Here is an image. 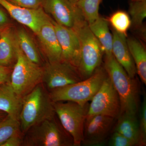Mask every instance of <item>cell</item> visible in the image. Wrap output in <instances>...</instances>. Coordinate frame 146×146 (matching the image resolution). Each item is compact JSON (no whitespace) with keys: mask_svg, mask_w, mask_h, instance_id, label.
Here are the masks:
<instances>
[{"mask_svg":"<svg viewBox=\"0 0 146 146\" xmlns=\"http://www.w3.org/2000/svg\"><path fill=\"white\" fill-rule=\"evenodd\" d=\"M112 34V54L130 77H136L137 74L136 66L128 47L127 36L114 30Z\"/></svg>","mask_w":146,"mask_h":146,"instance_id":"obj_15","label":"cell"},{"mask_svg":"<svg viewBox=\"0 0 146 146\" xmlns=\"http://www.w3.org/2000/svg\"><path fill=\"white\" fill-rule=\"evenodd\" d=\"M48 63L62 60V51L58 40L52 19L49 16L40 26L36 34Z\"/></svg>","mask_w":146,"mask_h":146,"instance_id":"obj_14","label":"cell"},{"mask_svg":"<svg viewBox=\"0 0 146 146\" xmlns=\"http://www.w3.org/2000/svg\"><path fill=\"white\" fill-rule=\"evenodd\" d=\"M89 25L91 31L101 45L105 54V57L112 56L113 36L110 31L107 20L99 16L96 21L89 24Z\"/></svg>","mask_w":146,"mask_h":146,"instance_id":"obj_19","label":"cell"},{"mask_svg":"<svg viewBox=\"0 0 146 146\" xmlns=\"http://www.w3.org/2000/svg\"><path fill=\"white\" fill-rule=\"evenodd\" d=\"M16 34L18 44L24 54L33 62L41 66L42 57L30 35L23 29H19L16 31Z\"/></svg>","mask_w":146,"mask_h":146,"instance_id":"obj_21","label":"cell"},{"mask_svg":"<svg viewBox=\"0 0 146 146\" xmlns=\"http://www.w3.org/2000/svg\"><path fill=\"white\" fill-rule=\"evenodd\" d=\"M72 29L79 41L80 51L77 69L83 80L91 76L101 65L104 51L86 20L81 21Z\"/></svg>","mask_w":146,"mask_h":146,"instance_id":"obj_3","label":"cell"},{"mask_svg":"<svg viewBox=\"0 0 146 146\" xmlns=\"http://www.w3.org/2000/svg\"><path fill=\"white\" fill-rule=\"evenodd\" d=\"M104 67L119 98L120 115L123 113L138 115L141 106V89L137 79L128 75L113 54L105 57Z\"/></svg>","mask_w":146,"mask_h":146,"instance_id":"obj_1","label":"cell"},{"mask_svg":"<svg viewBox=\"0 0 146 146\" xmlns=\"http://www.w3.org/2000/svg\"><path fill=\"white\" fill-rule=\"evenodd\" d=\"M117 120L116 118L104 115L86 117L82 144L96 146L104 144L113 131Z\"/></svg>","mask_w":146,"mask_h":146,"instance_id":"obj_10","label":"cell"},{"mask_svg":"<svg viewBox=\"0 0 146 146\" xmlns=\"http://www.w3.org/2000/svg\"><path fill=\"white\" fill-rule=\"evenodd\" d=\"M102 0H79L76 5L88 24L93 23L99 17V10Z\"/></svg>","mask_w":146,"mask_h":146,"instance_id":"obj_25","label":"cell"},{"mask_svg":"<svg viewBox=\"0 0 146 146\" xmlns=\"http://www.w3.org/2000/svg\"><path fill=\"white\" fill-rule=\"evenodd\" d=\"M11 68L0 65V85L10 81Z\"/></svg>","mask_w":146,"mask_h":146,"instance_id":"obj_30","label":"cell"},{"mask_svg":"<svg viewBox=\"0 0 146 146\" xmlns=\"http://www.w3.org/2000/svg\"><path fill=\"white\" fill-rule=\"evenodd\" d=\"M52 22L62 51V60L77 68L79 58L80 45L78 37L73 29Z\"/></svg>","mask_w":146,"mask_h":146,"instance_id":"obj_13","label":"cell"},{"mask_svg":"<svg viewBox=\"0 0 146 146\" xmlns=\"http://www.w3.org/2000/svg\"><path fill=\"white\" fill-rule=\"evenodd\" d=\"M21 132L19 120L7 115L0 121V146L14 134Z\"/></svg>","mask_w":146,"mask_h":146,"instance_id":"obj_24","label":"cell"},{"mask_svg":"<svg viewBox=\"0 0 146 146\" xmlns=\"http://www.w3.org/2000/svg\"><path fill=\"white\" fill-rule=\"evenodd\" d=\"M7 114L5 112L0 110V121H2L3 119H4L7 116Z\"/></svg>","mask_w":146,"mask_h":146,"instance_id":"obj_32","label":"cell"},{"mask_svg":"<svg viewBox=\"0 0 146 146\" xmlns=\"http://www.w3.org/2000/svg\"><path fill=\"white\" fill-rule=\"evenodd\" d=\"M107 21L115 31L127 36L128 30L131 27V21L129 15L126 11H115L110 16Z\"/></svg>","mask_w":146,"mask_h":146,"instance_id":"obj_23","label":"cell"},{"mask_svg":"<svg viewBox=\"0 0 146 146\" xmlns=\"http://www.w3.org/2000/svg\"><path fill=\"white\" fill-rule=\"evenodd\" d=\"M13 4L22 8L37 9L42 7L44 0H7Z\"/></svg>","mask_w":146,"mask_h":146,"instance_id":"obj_28","label":"cell"},{"mask_svg":"<svg viewBox=\"0 0 146 146\" xmlns=\"http://www.w3.org/2000/svg\"><path fill=\"white\" fill-rule=\"evenodd\" d=\"M44 67L29 60L19 46L17 60L11 74L10 83L15 92L22 98L42 83Z\"/></svg>","mask_w":146,"mask_h":146,"instance_id":"obj_6","label":"cell"},{"mask_svg":"<svg viewBox=\"0 0 146 146\" xmlns=\"http://www.w3.org/2000/svg\"><path fill=\"white\" fill-rule=\"evenodd\" d=\"M55 115L49 92L42 82L23 98L19 116L21 132L24 134L32 127Z\"/></svg>","mask_w":146,"mask_h":146,"instance_id":"obj_2","label":"cell"},{"mask_svg":"<svg viewBox=\"0 0 146 146\" xmlns=\"http://www.w3.org/2000/svg\"><path fill=\"white\" fill-rule=\"evenodd\" d=\"M68 1L72 3L73 4L76 5L77 3L79 1V0H68Z\"/></svg>","mask_w":146,"mask_h":146,"instance_id":"obj_33","label":"cell"},{"mask_svg":"<svg viewBox=\"0 0 146 146\" xmlns=\"http://www.w3.org/2000/svg\"><path fill=\"white\" fill-rule=\"evenodd\" d=\"M23 98L16 94L10 81L0 85V110L19 121Z\"/></svg>","mask_w":146,"mask_h":146,"instance_id":"obj_17","label":"cell"},{"mask_svg":"<svg viewBox=\"0 0 146 146\" xmlns=\"http://www.w3.org/2000/svg\"><path fill=\"white\" fill-rule=\"evenodd\" d=\"M89 104L86 117L104 115L117 119L121 112L119 98L109 76Z\"/></svg>","mask_w":146,"mask_h":146,"instance_id":"obj_8","label":"cell"},{"mask_svg":"<svg viewBox=\"0 0 146 146\" xmlns=\"http://www.w3.org/2000/svg\"><path fill=\"white\" fill-rule=\"evenodd\" d=\"M139 127L141 142L140 146L146 145V98L144 96L143 100L139 108Z\"/></svg>","mask_w":146,"mask_h":146,"instance_id":"obj_26","label":"cell"},{"mask_svg":"<svg viewBox=\"0 0 146 146\" xmlns=\"http://www.w3.org/2000/svg\"><path fill=\"white\" fill-rule=\"evenodd\" d=\"M0 34H1V31H0Z\"/></svg>","mask_w":146,"mask_h":146,"instance_id":"obj_35","label":"cell"},{"mask_svg":"<svg viewBox=\"0 0 146 146\" xmlns=\"http://www.w3.org/2000/svg\"><path fill=\"white\" fill-rule=\"evenodd\" d=\"M22 132L16 133L9 138L1 146H20L23 145V138L22 137Z\"/></svg>","mask_w":146,"mask_h":146,"instance_id":"obj_29","label":"cell"},{"mask_svg":"<svg viewBox=\"0 0 146 146\" xmlns=\"http://www.w3.org/2000/svg\"><path fill=\"white\" fill-rule=\"evenodd\" d=\"M110 146H135L134 144L125 136L119 132L113 131L109 140Z\"/></svg>","mask_w":146,"mask_h":146,"instance_id":"obj_27","label":"cell"},{"mask_svg":"<svg viewBox=\"0 0 146 146\" xmlns=\"http://www.w3.org/2000/svg\"><path fill=\"white\" fill-rule=\"evenodd\" d=\"M108 76L104 66L100 65L88 78L49 91L50 97L53 102L68 101L84 105L91 101Z\"/></svg>","mask_w":146,"mask_h":146,"instance_id":"obj_4","label":"cell"},{"mask_svg":"<svg viewBox=\"0 0 146 146\" xmlns=\"http://www.w3.org/2000/svg\"><path fill=\"white\" fill-rule=\"evenodd\" d=\"M82 80L77 68L67 61L48 63L44 67L42 83L49 91Z\"/></svg>","mask_w":146,"mask_h":146,"instance_id":"obj_9","label":"cell"},{"mask_svg":"<svg viewBox=\"0 0 146 146\" xmlns=\"http://www.w3.org/2000/svg\"><path fill=\"white\" fill-rule=\"evenodd\" d=\"M55 116L31 127L24 134L23 146H74L72 136Z\"/></svg>","mask_w":146,"mask_h":146,"instance_id":"obj_5","label":"cell"},{"mask_svg":"<svg viewBox=\"0 0 146 146\" xmlns=\"http://www.w3.org/2000/svg\"><path fill=\"white\" fill-rule=\"evenodd\" d=\"M53 104L60 123L72 138L74 146L81 145L89 102L81 105L67 101L53 102Z\"/></svg>","mask_w":146,"mask_h":146,"instance_id":"obj_7","label":"cell"},{"mask_svg":"<svg viewBox=\"0 0 146 146\" xmlns=\"http://www.w3.org/2000/svg\"><path fill=\"white\" fill-rule=\"evenodd\" d=\"M0 5L14 20L28 27L35 34L43 22L49 17L42 7L34 9L22 8L7 0H0Z\"/></svg>","mask_w":146,"mask_h":146,"instance_id":"obj_12","label":"cell"},{"mask_svg":"<svg viewBox=\"0 0 146 146\" xmlns=\"http://www.w3.org/2000/svg\"><path fill=\"white\" fill-rule=\"evenodd\" d=\"M129 49L135 63L137 74L146 85V51L140 41L133 37L127 39Z\"/></svg>","mask_w":146,"mask_h":146,"instance_id":"obj_20","label":"cell"},{"mask_svg":"<svg viewBox=\"0 0 146 146\" xmlns=\"http://www.w3.org/2000/svg\"></svg>","mask_w":146,"mask_h":146,"instance_id":"obj_36","label":"cell"},{"mask_svg":"<svg viewBox=\"0 0 146 146\" xmlns=\"http://www.w3.org/2000/svg\"><path fill=\"white\" fill-rule=\"evenodd\" d=\"M129 12L131 21V27L135 30L143 29V22L146 17V1H131Z\"/></svg>","mask_w":146,"mask_h":146,"instance_id":"obj_22","label":"cell"},{"mask_svg":"<svg viewBox=\"0 0 146 146\" xmlns=\"http://www.w3.org/2000/svg\"><path fill=\"white\" fill-rule=\"evenodd\" d=\"M19 46L16 31L10 26L1 31L0 65L11 68L15 65Z\"/></svg>","mask_w":146,"mask_h":146,"instance_id":"obj_16","label":"cell"},{"mask_svg":"<svg viewBox=\"0 0 146 146\" xmlns=\"http://www.w3.org/2000/svg\"><path fill=\"white\" fill-rule=\"evenodd\" d=\"M138 115L123 113L117 119L115 131L119 132L129 139L135 146H140L141 136Z\"/></svg>","mask_w":146,"mask_h":146,"instance_id":"obj_18","label":"cell"},{"mask_svg":"<svg viewBox=\"0 0 146 146\" xmlns=\"http://www.w3.org/2000/svg\"><path fill=\"white\" fill-rule=\"evenodd\" d=\"M9 20L5 12L0 7V31L9 26Z\"/></svg>","mask_w":146,"mask_h":146,"instance_id":"obj_31","label":"cell"},{"mask_svg":"<svg viewBox=\"0 0 146 146\" xmlns=\"http://www.w3.org/2000/svg\"><path fill=\"white\" fill-rule=\"evenodd\" d=\"M42 7L56 23L69 28L85 20L78 7L68 0H44Z\"/></svg>","mask_w":146,"mask_h":146,"instance_id":"obj_11","label":"cell"},{"mask_svg":"<svg viewBox=\"0 0 146 146\" xmlns=\"http://www.w3.org/2000/svg\"><path fill=\"white\" fill-rule=\"evenodd\" d=\"M132 1H146V0H131Z\"/></svg>","mask_w":146,"mask_h":146,"instance_id":"obj_34","label":"cell"}]
</instances>
